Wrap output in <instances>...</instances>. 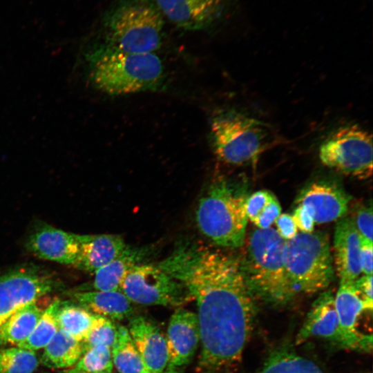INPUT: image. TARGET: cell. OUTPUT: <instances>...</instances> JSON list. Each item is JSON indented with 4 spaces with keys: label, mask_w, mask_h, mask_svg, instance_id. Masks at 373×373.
Masks as SVG:
<instances>
[{
    "label": "cell",
    "mask_w": 373,
    "mask_h": 373,
    "mask_svg": "<svg viewBox=\"0 0 373 373\" xmlns=\"http://www.w3.org/2000/svg\"><path fill=\"white\" fill-rule=\"evenodd\" d=\"M111 354L113 367L119 373H151L124 326L117 325Z\"/></svg>",
    "instance_id": "cell-25"
},
{
    "label": "cell",
    "mask_w": 373,
    "mask_h": 373,
    "mask_svg": "<svg viewBox=\"0 0 373 373\" xmlns=\"http://www.w3.org/2000/svg\"><path fill=\"white\" fill-rule=\"evenodd\" d=\"M353 219L355 227L359 234L360 239L372 242V208L362 207L356 213Z\"/></svg>",
    "instance_id": "cell-32"
},
{
    "label": "cell",
    "mask_w": 373,
    "mask_h": 373,
    "mask_svg": "<svg viewBox=\"0 0 373 373\" xmlns=\"http://www.w3.org/2000/svg\"><path fill=\"white\" fill-rule=\"evenodd\" d=\"M82 354V343L64 330L59 329L44 348L39 362L51 369L70 367L77 363Z\"/></svg>",
    "instance_id": "cell-22"
},
{
    "label": "cell",
    "mask_w": 373,
    "mask_h": 373,
    "mask_svg": "<svg viewBox=\"0 0 373 373\" xmlns=\"http://www.w3.org/2000/svg\"><path fill=\"white\" fill-rule=\"evenodd\" d=\"M104 26L105 44L128 53H153L162 45L164 15L155 0H118Z\"/></svg>",
    "instance_id": "cell-5"
},
{
    "label": "cell",
    "mask_w": 373,
    "mask_h": 373,
    "mask_svg": "<svg viewBox=\"0 0 373 373\" xmlns=\"http://www.w3.org/2000/svg\"><path fill=\"white\" fill-rule=\"evenodd\" d=\"M39 363L35 351L17 346L0 350V373H33Z\"/></svg>",
    "instance_id": "cell-29"
},
{
    "label": "cell",
    "mask_w": 373,
    "mask_h": 373,
    "mask_svg": "<svg viewBox=\"0 0 373 373\" xmlns=\"http://www.w3.org/2000/svg\"><path fill=\"white\" fill-rule=\"evenodd\" d=\"M45 309L36 301L15 312L0 325V345H17L26 340Z\"/></svg>",
    "instance_id": "cell-23"
},
{
    "label": "cell",
    "mask_w": 373,
    "mask_h": 373,
    "mask_svg": "<svg viewBox=\"0 0 373 373\" xmlns=\"http://www.w3.org/2000/svg\"><path fill=\"white\" fill-rule=\"evenodd\" d=\"M210 137L216 157L234 166L256 164L274 144L267 124L236 110L223 111L213 117Z\"/></svg>",
    "instance_id": "cell-6"
},
{
    "label": "cell",
    "mask_w": 373,
    "mask_h": 373,
    "mask_svg": "<svg viewBox=\"0 0 373 373\" xmlns=\"http://www.w3.org/2000/svg\"><path fill=\"white\" fill-rule=\"evenodd\" d=\"M292 218L301 232L312 233L314 231L315 222L312 211L303 204L296 205Z\"/></svg>",
    "instance_id": "cell-33"
},
{
    "label": "cell",
    "mask_w": 373,
    "mask_h": 373,
    "mask_svg": "<svg viewBox=\"0 0 373 373\" xmlns=\"http://www.w3.org/2000/svg\"><path fill=\"white\" fill-rule=\"evenodd\" d=\"M90 77L95 87L111 95L162 90L164 67L155 53H128L104 44L89 57Z\"/></svg>",
    "instance_id": "cell-2"
},
{
    "label": "cell",
    "mask_w": 373,
    "mask_h": 373,
    "mask_svg": "<svg viewBox=\"0 0 373 373\" xmlns=\"http://www.w3.org/2000/svg\"><path fill=\"white\" fill-rule=\"evenodd\" d=\"M354 285L365 303L373 307L372 275H364L354 280Z\"/></svg>",
    "instance_id": "cell-36"
},
{
    "label": "cell",
    "mask_w": 373,
    "mask_h": 373,
    "mask_svg": "<svg viewBox=\"0 0 373 373\" xmlns=\"http://www.w3.org/2000/svg\"><path fill=\"white\" fill-rule=\"evenodd\" d=\"M276 231L285 240L294 238L298 233V228L292 216L289 213H280L275 222Z\"/></svg>",
    "instance_id": "cell-34"
},
{
    "label": "cell",
    "mask_w": 373,
    "mask_h": 373,
    "mask_svg": "<svg viewBox=\"0 0 373 373\" xmlns=\"http://www.w3.org/2000/svg\"><path fill=\"white\" fill-rule=\"evenodd\" d=\"M59 285L35 268H20L0 276V325L15 312L37 301Z\"/></svg>",
    "instance_id": "cell-10"
},
{
    "label": "cell",
    "mask_w": 373,
    "mask_h": 373,
    "mask_svg": "<svg viewBox=\"0 0 373 373\" xmlns=\"http://www.w3.org/2000/svg\"><path fill=\"white\" fill-rule=\"evenodd\" d=\"M350 198L335 182L319 180L305 186L295 204L307 206L313 213L315 223L323 224L344 217Z\"/></svg>",
    "instance_id": "cell-14"
},
{
    "label": "cell",
    "mask_w": 373,
    "mask_h": 373,
    "mask_svg": "<svg viewBox=\"0 0 373 373\" xmlns=\"http://www.w3.org/2000/svg\"><path fill=\"white\" fill-rule=\"evenodd\" d=\"M361 240L352 218L343 217L335 226L334 264L341 280H355L361 273Z\"/></svg>",
    "instance_id": "cell-18"
},
{
    "label": "cell",
    "mask_w": 373,
    "mask_h": 373,
    "mask_svg": "<svg viewBox=\"0 0 373 373\" xmlns=\"http://www.w3.org/2000/svg\"><path fill=\"white\" fill-rule=\"evenodd\" d=\"M372 242L361 240L360 262L361 272L365 275H372Z\"/></svg>",
    "instance_id": "cell-35"
},
{
    "label": "cell",
    "mask_w": 373,
    "mask_h": 373,
    "mask_svg": "<svg viewBox=\"0 0 373 373\" xmlns=\"http://www.w3.org/2000/svg\"><path fill=\"white\" fill-rule=\"evenodd\" d=\"M64 373H89V372L79 370L74 367V368H71V369L66 370Z\"/></svg>",
    "instance_id": "cell-37"
},
{
    "label": "cell",
    "mask_w": 373,
    "mask_h": 373,
    "mask_svg": "<svg viewBox=\"0 0 373 373\" xmlns=\"http://www.w3.org/2000/svg\"><path fill=\"white\" fill-rule=\"evenodd\" d=\"M71 296L79 305L111 321H122L133 312L130 300L120 291H80Z\"/></svg>",
    "instance_id": "cell-20"
},
{
    "label": "cell",
    "mask_w": 373,
    "mask_h": 373,
    "mask_svg": "<svg viewBox=\"0 0 373 373\" xmlns=\"http://www.w3.org/2000/svg\"><path fill=\"white\" fill-rule=\"evenodd\" d=\"M318 152L321 162L339 173L358 179L372 175V135L358 125L336 129L324 140Z\"/></svg>",
    "instance_id": "cell-8"
},
{
    "label": "cell",
    "mask_w": 373,
    "mask_h": 373,
    "mask_svg": "<svg viewBox=\"0 0 373 373\" xmlns=\"http://www.w3.org/2000/svg\"><path fill=\"white\" fill-rule=\"evenodd\" d=\"M245 212L258 229H267L281 213V206L276 196L268 190H259L245 200Z\"/></svg>",
    "instance_id": "cell-27"
},
{
    "label": "cell",
    "mask_w": 373,
    "mask_h": 373,
    "mask_svg": "<svg viewBox=\"0 0 373 373\" xmlns=\"http://www.w3.org/2000/svg\"><path fill=\"white\" fill-rule=\"evenodd\" d=\"M117 325L113 321L99 316L98 319L86 337L81 342L83 352L96 345L112 347L117 339Z\"/></svg>",
    "instance_id": "cell-31"
},
{
    "label": "cell",
    "mask_w": 373,
    "mask_h": 373,
    "mask_svg": "<svg viewBox=\"0 0 373 373\" xmlns=\"http://www.w3.org/2000/svg\"><path fill=\"white\" fill-rule=\"evenodd\" d=\"M324 340L341 349L353 350V346L342 329L336 314L334 296L330 291L322 292L313 303L300 329L296 343L310 338Z\"/></svg>",
    "instance_id": "cell-11"
},
{
    "label": "cell",
    "mask_w": 373,
    "mask_h": 373,
    "mask_svg": "<svg viewBox=\"0 0 373 373\" xmlns=\"http://www.w3.org/2000/svg\"><path fill=\"white\" fill-rule=\"evenodd\" d=\"M164 17L185 30H201L222 15L230 0H155Z\"/></svg>",
    "instance_id": "cell-12"
},
{
    "label": "cell",
    "mask_w": 373,
    "mask_h": 373,
    "mask_svg": "<svg viewBox=\"0 0 373 373\" xmlns=\"http://www.w3.org/2000/svg\"><path fill=\"white\" fill-rule=\"evenodd\" d=\"M26 247L39 258L75 266L79 253L75 234L44 224L28 238Z\"/></svg>",
    "instance_id": "cell-16"
},
{
    "label": "cell",
    "mask_w": 373,
    "mask_h": 373,
    "mask_svg": "<svg viewBox=\"0 0 373 373\" xmlns=\"http://www.w3.org/2000/svg\"><path fill=\"white\" fill-rule=\"evenodd\" d=\"M149 251L146 248L126 246L113 260L95 272L93 288L101 291H119L124 278L135 266L141 264Z\"/></svg>",
    "instance_id": "cell-21"
},
{
    "label": "cell",
    "mask_w": 373,
    "mask_h": 373,
    "mask_svg": "<svg viewBox=\"0 0 373 373\" xmlns=\"http://www.w3.org/2000/svg\"><path fill=\"white\" fill-rule=\"evenodd\" d=\"M257 373H325L316 364L289 347L272 352Z\"/></svg>",
    "instance_id": "cell-26"
},
{
    "label": "cell",
    "mask_w": 373,
    "mask_h": 373,
    "mask_svg": "<svg viewBox=\"0 0 373 373\" xmlns=\"http://www.w3.org/2000/svg\"><path fill=\"white\" fill-rule=\"evenodd\" d=\"M283 258L297 292L312 294L325 290L334 278L329 241L323 232H300L285 240Z\"/></svg>",
    "instance_id": "cell-7"
},
{
    "label": "cell",
    "mask_w": 373,
    "mask_h": 373,
    "mask_svg": "<svg viewBox=\"0 0 373 373\" xmlns=\"http://www.w3.org/2000/svg\"><path fill=\"white\" fill-rule=\"evenodd\" d=\"M127 329L151 373L164 372L168 364V352L165 336L159 327L138 316L131 319Z\"/></svg>",
    "instance_id": "cell-17"
},
{
    "label": "cell",
    "mask_w": 373,
    "mask_h": 373,
    "mask_svg": "<svg viewBox=\"0 0 373 373\" xmlns=\"http://www.w3.org/2000/svg\"><path fill=\"white\" fill-rule=\"evenodd\" d=\"M75 368L89 373H112L113 363L111 348L96 345L85 350Z\"/></svg>",
    "instance_id": "cell-30"
},
{
    "label": "cell",
    "mask_w": 373,
    "mask_h": 373,
    "mask_svg": "<svg viewBox=\"0 0 373 373\" xmlns=\"http://www.w3.org/2000/svg\"><path fill=\"white\" fill-rule=\"evenodd\" d=\"M59 328L82 342L96 323L99 315L68 301H60L57 311Z\"/></svg>",
    "instance_id": "cell-24"
},
{
    "label": "cell",
    "mask_w": 373,
    "mask_h": 373,
    "mask_svg": "<svg viewBox=\"0 0 373 373\" xmlns=\"http://www.w3.org/2000/svg\"><path fill=\"white\" fill-rule=\"evenodd\" d=\"M79 253L74 267L95 272L117 257L126 247L124 240L111 234L78 235Z\"/></svg>",
    "instance_id": "cell-19"
},
{
    "label": "cell",
    "mask_w": 373,
    "mask_h": 373,
    "mask_svg": "<svg viewBox=\"0 0 373 373\" xmlns=\"http://www.w3.org/2000/svg\"><path fill=\"white\" fill-rule=\"evenodd\" d=\"M167 370L186 365L193 356L200 342V329L195 313L178 308L171 315L165 336Z\"/></svg>",
    "instance_id": "cell-15"
},
{
    "label": "cell",
    "mask_w": 373,
    "mask_h": 373,
    "mask_svg": "<svg viewBox=\"0 0 373 373\" xmlns=\"http://www.w3.org/2000/svg\"><path fill=\"white\" fill-rule=\"evenodd\" d=\"M285 242L276 229H257L251 233L246 256L240 262L252 296L275 306L289 303L297 293L284 262Z\"/></svg>",
    "instance_id": "cell-3"
},
{
    "label": "cell",
    "mask_w": 373,
    "mask_h": 373,
    "mask_svg": "<svg viewBox=\"0 0 373 373\" xmlns=\"http://www.w3.org/2000/svg\"><path fill=\"white\" fill-rule=\"evenodd\" d=\"M334 304L340 325L351 341L354 351L370 352L372 335L362 332L358 328V322L363 312H372V307L360 295L354 280H341Z\"/></svg>",
    "instance_id": "cell-13"
},
{
    "label": "cell",
    "mask_w": 373,
    "mask_h": 373,
    "mask_svg": "<svg viewBox=\"0 0 373 373\" xmlns=\"http://www.w3.org/2000/svg\"><path fill=\"white\" fill-rule=\"evenodd\" d=\"M182 283L196 300L202 371L215 372L240 359L253 327L255 306L241 262L190 242L156 265Z\"/></svg>",
    "instance_id": "cell-1"
},
{
    "label": "cell",
    "mask_w": 373,
    "mask_h": 373,
    "mask_svg": "<svg viewBox=\"0 0 373 373\" xmlns=\"http://www.w3.org/2000/svg\"><path fill=\"white\" fill-rule=\"evenodd\" d=\"M245 184L219 178L200 200L196 220L202 233L215 244L237 248L245 241L247 217Z\"/></svg>",
    "instance_id": "cell-4"
},
{
    "label": "cell",
    "mask_w": 373,
    "mask_h": 373,
    "mask_svg": "<svg viewBox=\"0 0 373 373\" xmlns=\"http://www.w3.org/2000/svg\"><path fill=\"white\" fill-rule=\"evenodd\" d=\"M59 303L60 300L56 299L46 308L30 334L17 347L37 351L49 343L59 329L56 317Z\"/></svg>",
    "instance_id": "cell-28"
},
{
    "label": "cell",
    "mask_w": 373,
    "mask_h": 373,
    "mask_svg": "<svg viewBox=\"0 0 373 373\" xmlns=\"http://www.w3.org/2000/svg\"><path fill=\"white\" fill-rule=\"evenodd\" d=\"M162 373H179L176 370H167L165 372H162Z\"/></svg>",
    "instance_id": "cell-38"
},
{
    "label": "cell",
    "mask_w": 373,
    "mask_h": 373,
    "mask_svg": "<svg viewBox=\"0 0 373 373\" xmlns=\"http://www.w3.org/2000/svg\"><path fill=\"white\" fill-rule=\"evenodd\" d=\"M120 291L132 303L180 307L193 300L186 287L157 265L139 264L126 274Z\"/></svg>",
    "instance_id": "cell-9"
}]
</instances>
